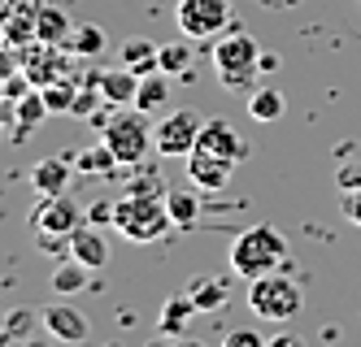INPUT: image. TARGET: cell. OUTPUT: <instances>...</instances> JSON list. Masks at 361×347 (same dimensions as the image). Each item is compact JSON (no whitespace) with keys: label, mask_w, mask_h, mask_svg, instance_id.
Segmentation results:
<instances>
[{"label":"cell","mask_w":361,"mask_h":347,"mask_svg":"<svg viewBox=\"0 0 361 347\" xmlns=\"http://www.w3.org/2000/svg\"><path fill=\"white\" fill-rule=\"evenodd\" d=\"M231 270L240 278H266V274H279L283 265H288V239H283L274 226H252L244 234H235V244H231Z\"/></svg>","instance_id":"6da1fadb"},{"label":"cell","mask_w":361,"mask_h":347,"mask_svg":"<svg viewBox=\"0 0 361 347\" xmlns=\"http://www.w3.org/2000/svg\"><path fill=\"white\" fill-rule=\"evenodd\" d=\"M170 208H166V196H135L126 191L118 204H114V230L131 244H152L170 230Z\"/></svg>","instance_id":"7a4b0ae2"},{"label":"cell","mask_w":361,"mask_h":347,"mask_svg":"<svg viewBox=\"0 0 361 347\" xmlns=\"http://www.w3.org/2000/svg\"><path fill=\"white\" fill-rule=\"evenodd\" d=\"M214 70L222 87H252L262 74V48L248 31H231L214 44Z\"/></svg>","instance_id":"3957f363"},{"label":"cell","mask_w":361,"mask_h":347,"mask_svg":"<svg viewBox=\"0 0 361 347\" xmlns=\"http://www.w3.org/2000/svg\"><path fill=\"white\" fill-rule=\"evenodd\" d=\"M100 139H105L109 148H114V156L122 165H140L144 156L157 148V139H152V126H148V113L144 109H118L109 122H105V130H100Z\"/></svg>","instance_id":"277c9868"},{"label":"cell","mask_w":361,"mask_h":347,"mask_svg":"<svg viewBox=\"0 0 361 347\" xmlns=\"http://www.w3.org/2000/svg\"><path fill=\"white\" fill-rule=\"evenodd\" d=\"M248 308L252 317H262V322H292V317H300L305 308V296H300V286L292 278H283V274H266V278H252L248 282Z\"/></svg>","instance_id":"5b68a950"},{"label":"cell","mask_w":361,"mask_h":347,"mask_svg":"<svg viewBox=\"0 0 361 347\" xmlns=\"http://www.w3.org/2000/svg\"><path fill=\"white\" fill-rule=\"evenodd\" d=\"M174 22H178V31H183L188 39L218 35L231 22V0H178Z\"/></svg>","instance_id":"8992f818"},{"label":"cell","mask_w":361,"mask_h":347,"mask_svg":"<svg viewBox=\"0 0 361 347\" xmlns=\"http://www.w3.org/2000/svg\"><path fill=\"white\" fill-rule=\"evenodd\" d=\"M200 118L192 109H174L166 113L157 126H152V139H157V152L161 156H192L196 152V139H200Z\"/></svg>","instance_id":"52a82bcc"},{"label":"cell","mask_w":361,"mask_h":347,"mask_svg":"<svg viewBox=\"0 0 361 347\" xmlns=\"http://www.w3.org/2000/svg\"><path fill=\"white\" fill-rule=\"evenodd\" d=\"M31 226H35V234L70 239L74 230L83 226V204H79V200H70L66 191H61V196H44L39 208L31 213Z\"/></svg>","instance_id":"ba28073f"},{"label":"cell","mask_w":361,"mask_h":347,"mask_svg":"<svg viewBox=\"0 0 361 347\" xmlns=\"http://www.w3.org/2000/svg\"><path fill=\"white\" fill-rule=\"evenodd\" d=\"M196 148H200V152L222 156V161H235V165L248 156V139H244V135H240V130L231 126L226 118H209V122H204V126H200Z\"/></svg>","instance_id":"9c48e42d"},{"label":"cell","mask_w":361,"mask_h":347,"mask_svg":"<svg viewBox=\"0 0 361 347\" xmlns=\"http://www.w3.org/2000/svg\"><path fill=\"white\" fill-rule=\"evenodd\" d=\"M231 174H235V161H222V156L214 152H192L188 156V178L192 187H200V191H222V187L231 182Z\"/></svg>","instance_id":"30bf717a"},{"label":"cell","mask_w":361,"mask_h":347,"mask_svg":"<svg viewBox=\"0 0 361 347\" xmlns=\"http://www.w3.org/2000/svg\"><path fill=\"white\" fill-rule=\"evenodd\" d=\"M44 330L57 343H87V317L74 304H53L44 308Z\"/></svg>","instance_id":"8fae6325"},{"label":"cell","mask_w":361,"mask_h":347,"mask_svg":"<svg viewBox=\"0 0 361 347\" xmlns=\"http://www.w3.org/2000/svg\"><path fill=\"white\" fill-rule=\"evenodd\" d=\"M70 256L83 260L87 270H105V265H109V244H105V234H100L92 222H83L79 230L70 234Z\"/></svg>","instance_id":"7c38bea8"},{"label":"cell","mask_w":361,"mask_h":347,"mask_svg":"<svg viewBox=\"0 0 361 347\" xmlns=\"http://www.w3.org/2000/svg\"><path fill=\"white\" fill-rule=\"evenodd\" d=\"M70 178H74V161H66V156H44L31 170V187L39 196H61L70 187Z\"/></svg>","instance_id":"4fadbf2b"},{"label":"cell","mask_w":361,"mask_h":347,"mask_svg":"<svg viewBox=\"0 0 361 347\" xmlns=\"http://www.w3.org/2000/svg\"><path fill=\"white\" fill-rule=\"evenodd\" d=\"M135 92H140V74H131L122 61H118V70L100 74V96H105V104H114V109L135 104Z\"/></svg>","instance_id":"5bb4252c"},{"label":"cell","mask_w":361,"mask_h":347,"mask_svg":"<svg viewBox=\"0 0 361 347\" xmlns=\"http://www.w3.org/2000/svg\"><path fill=\"white\" fill-rule=\"evenodd\" d=\"M22 70H27V78L35 87H48L61 78V61H57V44H39L35 52H27L22 57Z\"/></svg>","instance_id":"9a60e30c"},{"label":"cell","mask_w":361,"mask_h":347,"mask_svg":"<svg viewBox=\"0 0 361 347\" xmlns=\"http://www.w3.org/2000/svg\"><path fill=\"white\" fill-rule=\"evenodd\" d=\"M118 61L131 70V74H157L161 70V48L157 44H148V39H126L122 52H118Z\"/></svg>","instance_id":"2e32d148"},{"label":"cell","mask_w":361,"mask_h":347,"mask_svg":"<svg viewBox=\"0 0 361 347\" xmlns=\"http://www.w3.org/2000/svg\"><path fill=\"white\" fill-rule=\"evenodd\" d=\"M166 208H170V222L178 230H192L196 217H200V187L192 191V187H170L166 191Z\"/></svg>","instance_id":"e0dca14e"},{"label":"cell","mask_w":361,"mask_h":347,"mask_svg":"<svg viewBox=\"0 0 361 347\" xmlns=\"http://www.w3.org/2000/svg\"><path fill=\"white\" fill-rule=\"evenodd\" d=\"M44 118H48V104H44V92H39V87L27 92L22 100H13V135H18V139L31 135V130H35Z\"/></svg>","instance_id":"ac0fdd59"},{"label":"cell","mask_w":361,"mask_h":347,"mask_svg":"<svg viewBox=\"0 0 361 347\" xmlns=\"http://www.w3.org/2000/svg\"><path fill=\"white\" fill-rule=\"evenodd\" d=\"M35 35H39V44H70L74 26H70V18L57 5H39V13H35Z\"/></svg>","instance_id":"d6986e66"},{"label":"cell","mask_w":361,"mask_h":347,"mask_svg":"<svg viewBox=\"0 0 361 347\" xmlns=\"http://www.w3.org/2000/svg\"><path fill=\"white\" fill-rule=\"evenodd\" d=\"M196 313H200V308H196V300H192V296H174V300H166V304H161L157 326H161V334L178 339V334L188 330V322H192Z\"/></svg>","instance_id":"ffe728a7"},{"label":"cell","mask_w":361,"mask_h":347,"mask_svg":"<svg viewBox=\"0 0 361 347\" xmlns=\"http://www.w3.org/2000/svg\"><path fill=\"white\" fill-rule=\"evenodd\" d=\"M87 274H92V270H87V265L70 256V260H61V265H57V270H53V274H48V286H53V291H57V296H79V291L87 286Z\"/></svg>","instance_id":"44dd1931"},{"label":"cell","mask_w":361,"mask_h":347,"mask_svg":"<svg viewBox=\"0 0 361 347\" xmlns=\"http://www.w3.org/2000/svg\"><path fill=\"white\" fill-rule=\"evenodd\" d=\"M188 296L196 300L200 313H218V308L226 304V296H231V282H226V278H192V291H188Z\"/></svg>","instance_id":"7402d4cb"},{"label":"cell","mask_w":361,"mask_h":347,"mask_svg":"<svg viewBox=\"0 0 361 347\" xmlns=\"http://www.w3.org/2000/svg\"><path fill=\"white\" fill-rule=\"evenodd\" d=\"M74 165H79L83 174H100V178H114V170H118L122 161L114 156V148H109L105 139H100L96 148H83L79 156H74Z\"/></svg>","instance_id":"603a6c76"},{"label":"cell","mask_w":361,"mask_h":347,"mask_svg":"<svg viewBox=\"0 0 361 347\" xmlns=\"http://www.w3.org/2000/svg\"><path fill=\"white\" fill-rule=\"evenodd\" d=\"M166 100H170V83H166V74H161V70H157V74H144V78H140V92H135V109L157 113Z\"/></svg>","instance_id":"cb8c5ba5"},{"label":"cell","mask_w":361,"mask_h":347,"mask_svg":"<svg viewBox=\"0 0 361 347\" xmlns=\"http://www.w3.org/2000/svg\"><path fill=\"white\" fill-rule=\"evenodd\" d=\"M248 118L252 122H279L283 118V96L274 87H257L248 96Z\"/></svg>","instance_id":"d4e9b609"},{"label":"cell","mask_w":361,"mask_h":347,"mask_svg":"<svg viewBox=\"0 0 361 347\" xmlns=\"http://www.w3.org/2000/svg\"><path fill=\"white\" fill-rule=\"evenodd\" d=\"M66 48H70V52H79V57H100V52H105V31H100L96 22H87V26H79V31L70 35Z\"/></svg>","instance_id":"484cf974"},{"label":"cell","mask_w":361,"mask_h":347,"mask_svg":"<svg viewBox=\"0 0 361 347\" xmlns=\"http://www.w3.org/2000/svg\"><path fill=\"white\" fill-rule=\"evenodd\" d=\"M39 92H44L48 113H70V109H74V96H79V87H74L70 78H57V83H48V87H39Z\"/></svg>","instance_id":"4316f807"},{"label":"cell","mask_w":361,"mask_h":347,"mask_svg":"<svg viewBox=\"0 0 361 347\" xmlns=\"http://www.w3.org/2000/svg\"><path fill=\"white\" fill-rule=\"evenodd\" d=\"M192 65V44H166L161 48V74H188Z\"/></svg>","instance_id":"83f0119b"},{"label":"cell","mask_w":361,"mask_h":347,"mask_svg":"<svg viewBox=\"0 0 361 347\" xmlns=\"http://www.w3.org/2000/svg\"><path fill=\"white\" fill-rule=\"evenodd\" d=\"M100 104H105V96H100V87H79V96H74V109H70V118H92Z\"/></svg>","instance_id":"f1b7e54d"},{"label":"cell","mask_w":361,"mask_h":347,"mask_svg":"<svg viewBox=\"0 0 361 347\" xmlns=\"http://www.w3.org/2000/svg\"><path fill=\"white\" fill-rule=\"evenodd\" d=\"M335 187L340 191H361V161H348V165L335 170Z\"/></svg>","instance_id":"f546056e"},{"label":"cell","mask_w":361,"mask_h":347,"mask_svg":"<svg viewBox=\"0 0 361 347\" xmlns=\"http://www.w3.org/2000/svg\"><path fill=\"white\" fill-rule=\"evenodd\" d=\"M222 347H266V339L257 334V330H248V326H240V330H231L222 339Z\"/></svg>","instance_id":"4dcf8cb0"},{"label":"cell","mask_w":361,"mask_h":347,"mask_svg":"<svg viewBox=\"0 0 361 347\" xmlns=\"http://www.w3.org/2000/svg\"><path fill=\"white\" fill-rule=\"evenodd\" d=\"M5 39H9V44H31V39H39V35H35V22H31V18H13Z\"/></svg>","instance_id":"1f68e13d"},{"label":"cell","mask_w":361,"mask_h":347,"mask_svg":"<svg viewBox=\"0 0 361 347\" xmlns=\"http://www.w3.org/2000/svg\"><path fill=\"white\" fill-rule=\"evenodd\" d=\"M344 217L353 226H361V191H344Z\"/></svg>","instance_id":"d6a6232c"},{"label":"cell","mask_w":361,"mask_h":347,"mask_svg":"<svg viewBox=\"0 0 361 347\" xmlns=\"http://www.w3.org/2000/svg\"><path fill=\"white\" fill-rule=\"evenodd\" d=\"M96 222H109V226H114V204H105V200L92 204V226H96Z\"/></svg>","instance_id":"836d02e7"},{"label":"cell","mask_w":361,"mask_h":347,"mask_svg":"<svg viewBox=\"0 0 361 347\" xmlns=\"http://www.w3.org/2000/svg\"><path fill=\"white\" fill-rule=\"evenodd\" d=\"M266 347H305L296 334H274V339H266Z\"/></svg>","instance_id":"e575fe53"},{"label":"cell","mask_w":361,"mask_h":347,"mask_svg":"<svg viewBox=\"0 0 361 347\" xmlns=\"http://www.w3.org/2000/svg\"><path fill=\"white\" fill-rule=\"evenodd\" d=\"M13 118V100H5V96H0V126H5Z\"/></svg>","instance_id":"d590c367"},{"label":"cell","mask_w":361,"mask_h":347,"mask_svg":"<svg viewBox=\"0 0 361 347\" xmlns=\"http://www.w3.org/2000/svg\"><path fill=\"white\" fill-rule=\"evenodd\" d=\"M13 70H9V57H0V87H5V78H9Z\"/></svg>","instance_id":"8d00e7d4"},{"label":"cell","mask_w":361,"mask_h":347,"mask_svg":"<svg viewBox=\"0 0 361 347\" xmlns=\"http://www.w3.org/2000/svg\"><path fill=\"white\" fill-rule=\"evenodd\" d=\"M174 347H204V343H200V339H183V334H178V343H174Z\"/></svg>","instance_id":"74e56055"},{"label":"cell","mask_w":361,"mask_h":347,"mask_svg":"<svg viewBox=\"0 0 361 347\" xmlns=\"http://www.w3.org/2000/svg\"><path fill=\"white\" fill-rule=\"evenodd\" d=\"M5 322H9V317H5V313H0V330H5Z\"/></svg>","instance_id":"f35d334b"},{"label":"cell","mask_w":361,"mask_h":347,"mask_svg":"<svg viewBox=\"0 0 361 347\" xmlns=\"http://www.w3.org/2000/svg\"><path fill=\"white\" fill-rule=\"evenodd\" d=\"M70 347H79V343H70Z\"/></svg>","instance_id":"ab89813d"},{"label":"cell","mask_w":361,"mask_h":347,"mask_svg":"<svg viewBox=\"0 0 361 347\" xmlns=\"http://www.w3.org/2000/svg\"><path fill=\"white\" fill-rule=\"evenodd\" d=\"M157 347H161V343H157Z\"/></svg>","instance_id":"60d3db41"}]
</instances>
